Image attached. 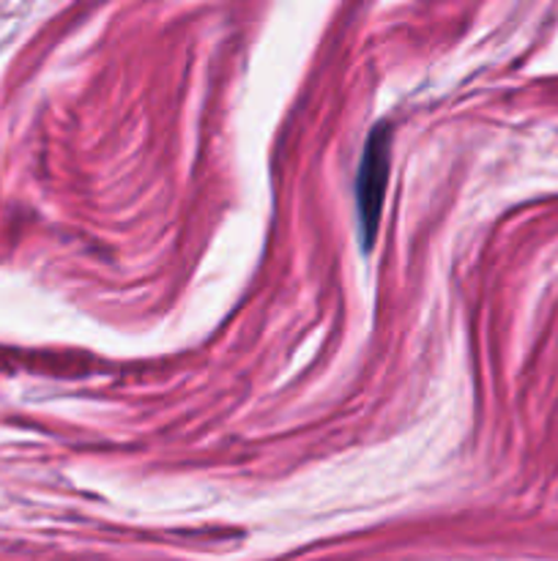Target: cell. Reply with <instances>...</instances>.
I'll return each mask as SVG.
<instances>
[{
    "instance_id": "6da1fadb",
    "label": "cell",
    "mask_w": 558,
    "mask_h": 561,
    "mask_svg": "<svg viewBox=\"0 0 558 561\" xmlns=\"http://www.w3.org/2000/svg\"><path fill=\"white\" fill-rule=\"evenodd\" d=\"M388 162H392V148H388V126L377 124L372 129L370 140L364 142L359 173H356V219H359L361 247L372 250L381 222L383 201H386L388 186Z\"/></svg>"
}]
</instances>
